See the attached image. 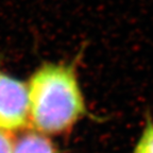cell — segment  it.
Segmentation results:
<instances>
[{
  "label": "cell",
  "instance_id": "cell-1",
  "mask_svg": "<svg viewBox=\"0 0 153 153\" xmlns=\"http://www.w3.org/2000/svg\"><path fill=\"white\" fill-rule=\"evenodd\" d=\"M29 126L44 135L69 132L86 114L74 65L45 63L27 83Z\"/></svg>",
  "mask_w": 153,
  "mask_h": 153
},
{
  "label": "cell",
  "instance_id": "cell-2",
  "mask_svg": "<svg viewBox=\"0 0 153 153\" xmlns=\"http://www.w3.org/2000/svg\"><path fill=\"white\" fill-rule=\"evenodd\" d=\"M29 127L27 83L0 71V131L13 134Z\"/></svg>",
  "mask_w": 153,
  "mask_h": 153
},
{
  "label": "cell",
  "instance_id": "cell-3",
  "mask_svg": "<svg viewBox=\"0 0 153 153\" xmlns=\"http://www.w3.org/2000/svg\"><path fill=\"white\" fill-rule=\"evenodd\" d=\"M12 153H56V150L47 135L30 131L14 141Z\"/></svg>",
  "mask_w": 153,
  "mask_h": 153
},
{
  "label": "cell",
  "instance_id": "cell-4",
  "mask_svg": "<svg viewBox=\"0 0 153 153\" xmlns=\"http://www.w3.org/2000/svg\"><path fill=\"white\" fill-rule=\"evenodd\" d=\"M133 153H153V120L150 118L147 119Z\"/></svg>",
  "mask_w": 153,
  "mask_h": 153
},
{
  "label": "cell",
  "instance_id": "cell-5",
  "mask_svg": "<svg viewBox=\"0 0 153 153\" xmlns=\"http://www.w3.org/2000/svg\"><path fill=\"white\" fill-rule=\"evenodd\" d=\"M11 135L12 134L0 131V153H12L14 140Z\"/></svg>",
  "mask_w": 153,
  "mask_h": 153
}]
</instances>
